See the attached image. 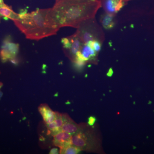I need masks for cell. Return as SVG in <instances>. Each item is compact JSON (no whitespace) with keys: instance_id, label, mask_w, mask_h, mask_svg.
<instances>
[{"instance_id":"1","label":"cell","mask_w":154,"mask_h":154,"mask_svg":"<svg viewBox=\"0 0 154 154\" xmlns=\"http://www.w3.org/2000/svg\"><path fill=\"white\" fill-rule=\"evenodd\" d=\"M102 7L101 0H57L50 8L51 15L59 28H77L82 22L95 17Z\"/></svg>"},{"instance_id":"2","label":"cell","mask_w":154,"mask_h":154,"mask_svg":"<svg viewBox=\"0 0 154 154\" xmlns=\"http://www.w3.org/2000/svg\"><path fill=\"white\" fill-rule=\"evenodd\" d=\"M19 15V19L14 22L28 39L40 40L56 35L59 30L53 20L50 8L37 9L30 13L22 10Z\"/></svg>"},{"instance_id":"3","label":"cell","mask_w":154,"mask_h":154,"mask_svg":"<svg viewBox=\"0 0 154 154\" xmlns=\"http://www.w3.org/2000/svg\"><path fill=\"white\" fill-rule=\"evenodd\" d=\"M77 29L75 33L83 44H87L89 42L94 40L100 42L103 44L105 40V34L95 17L83 21Z\"/></svg>"},{"instance_id":"4","label":"cell","mask_w":154,"mask_h":154,"mask_svg":"<svg viewBox=\"0 0 154 154\" xmlns=\"http://www.w3.org/2000/svg\"><path fill=\"white\" fill-rule=\"evenodd\" d=\"M96 143L93 132L85 125H79V130L72 135V145L81 151H93L96 149Z\"/></svg>"},{"instance_id":"5","label":"cell","mask_w":154,"mask_h":154,"mask_svg":"<svg viewBox=\"0 0 154 154\" xmlns=\"http://www.w3.org/2000/svg\"><path fill=\"white\" fill-rule=\"evenodd\" d=\"M19 50V44L13 42L11 36H6L3 40L0 50V59L2 62H7L17 57Z\"/></svg>"},{"instance_id":"6","label":"cell","mask_w":154,"mask_h":154,"mask_svg":"<svg viewBox=\"0 0 154 154\" xmlns=\"http://www.w3.org/2000/svg\"><path fill=\"white\" fill-rule=\"evenodd\" d=\"M105 13L116 16L126 4L122 0H101Z\"/></svg>"},{"instance_id":"7","label":"cell","mask_w":154,"mask_h":154,"mask_svg":"<svg viewBox=\"0 0 154 154\" xmlns=\"http://www.w3.org/2000/svg\"><path fill=\"white\" fill-rule=\"evenodd\" d=\"M69 37L71 41V47L70 49L65 53L69 58L73 62L75 59L77 52L79 51L83 43L75 33L69 36Z\"/></svg>"},{"instance_id":"8","label":"cell","mask_w":154,"mask_h":154,"mask_svg":"<svg viewBox=\"0 0 154 154\" xmlns=\"http://www.w3.org/2000/svg\"><path fill=\"white\" fill-rule=\"evenodd\" d=\"M53 143L60 149L72 145V135L65 131H61L54 136Z\"/></svg>"},{"instance_id":"9","label":"cell","mask_w":154,"mask_h":154,"mask_svg":"<svg viewBox=\"0 0 154 154\" xmlns=\"http://www.w3.org/2000/svg\"><path fill=\"white\" fill-rule=\"evenodd\" d=\"M56 117L54 121L51 123L46 124L48 131V133L51 135H55L58 133L62 131V127L63 124L62 114L55 112Z\"/></svg>"},{"instance_id":"10","label":"cell","mask_w":154,"mask_h":154,"mask_svg":"<svg viewBox=\"0 0 154 154\" xmlns=\"http://www.w3.org/2000/svg\"><path fill=\"white\" fill-rule=\"evenodd\" d=\"M80 51L87 63H96L97 62L98 53L88 44H83Z\"/></svg>"},{"instance_id":"11","label":"cell","mask_w":154,"mask_h":154,"mask_svg":"<svg viewBox=\"0 0 154 154\" xmlns=\"http://www.w3.org/2000/svg\"><path fill=\"white\" fill-rule=\"evenodd\" d=\"M62 118L63 124L62 127V130L63 131L73 135L79 130V125H78L74 121H73L72 119L67 114H63Z\"/></svg>"},{"instance_id":"12","label":"cell","mask_w":154,"mask_h":154,"mask_svg":"<svg viewBox=\"0 0 154 154\" xmlns=\"http://www.w3.org/2000/svg\"><path fill=\"white\" fill-rule=\"evenodd\" d=\"M38 110L46 124L54 121L56 117L55 112L53 111L46 104H41L38 107Z\"/></svg>"},{"instance_id":"13","label":"cell","mask_w":154,"mask_h":154,"mask_svg":"<svg viewBox=\"0 0 154 154\" xmlns=\"http://www.w3.org/2000/svg\"><path fill=\"white\" fill-rule=\"evenodd\" d=\"M0 16L6 19L16 21L19 19V14L15 13L12 8L5 3L0 4Z\"/></svg>"},{"instance_id":"14","label":"cell","mask_w":154,"mask_h":154,"mask_svg":"<svg viewBox=\"0 0 154 154\" xmlns=\"http://www.w3.org/2000/svg\"><path fill=\"white\" fill-rule=\"evenodd\" d=\"M115 16L106 13L102 14L100 17V22L103 28L108 30L114 28L116 23Z\"/></svg>"},{"instance_id":"15","label":"cell","mask_w":154,"mask_h":154,"mask_svg":"<svg viewBox=\"0 0 154 154\" xmlns=\"http://www.w3.org/2000/svg\"><path fill=\"white\" fill-rule=\"evenodd\" d=\"M81 151L79 148L71 145L60 150V153L64 154H77Z\"/></svg>"},{"instance_id":"16","label":"cell","mask_w":154,"mask_h":154,"mask_svg":"<svg viewBox=\"0 0 154 154\" xmlns=\"http://www.w3.org/2000/svg\"><path fill=\"white\" fill-rule=\"evenodd\" d=\"M89 45L91 46V48H94V50L97 53L99 52L101 49V47H102V43H101L100 42L96 41V40H94L93 41H90L87 43Z\"/></svg>"},{"instance_id":"17","label":"cell","mask_w":154,"mask_h":154,"mask_svg":"<svg viewBox=\"0 0 154 154\" xmlns=\"http://www.w3.org/2000/svg\"><path fill=\"white\" fill-rule=\"evenodd\" d=\"M96 121V119L94 116H90L88 118V124L90 126H93Z\"/></svg>"},{"instance_id":"18","label":"cell","mask_w":154,"mask_h":154,"mask_svg":"<svg viewBox=\"0 0 154 154\" xmlns=\"http://www.w3.org/2000/svg\"><path fill=\"white\" fill-rule=\"evenodd\" d=\"M10 61H11V63L14 64L15 65H17L19 64V59L17 57V56L12 58V59H11V60H10Z\"/></svg>"},{"instance_id":"19","label":"cell","mask_w":154,"mask_h":154,"mask_svg":"<svg viewBox=\"0 0 154 154\" xmlns=\"http://www.w3.org/2000/svg\"><path fill=\"white\" fill-rule=\"evenodd\" d=\"M60 153V150H59L57 148H54L51 149L50 151V154H57Z\"/></svg>"},{"instance_id":"20","label":"cell","mask_w":154,"mask_h":154,"mask_svg":"<svg viewBox=\"0 0 154 154\" xmlns=\"http://www.w3.org/2000/svg\"><path fill=\"white\" fill-rule=\"evenodd\" d=\"M113 74V70L112 68L109 69L108 72L107 73V76L108 77L112 76V75Z\"/></svg>"},{"instance_id":"21","label":"cell","mask_w":154,"mask_h":154,"mask_svg":"<svg viewBox=\"0 0 154 154\" xmlns=\"http://www.w3.org/2000/svg\"><path fill=\"white\" fill-rule=\"evenodd\" d=\"M3 84L2 83L0 82V99L2 98V96H3V93L1 91V89L3 87Z\"/></svg>"},{"instance_id":"22","label":"cell","mask_w":154,"mask_h":154,"mask_svg":"<svg viewBox=\"0 0 154 154\" xmlns=\"http://www.w3.org/2000/svg\"><path fill=\"white\" fill-rule=\"evenodd\" d=\"M4 3L3 0H0V4H2V3Z\"/></svg>"},{"instance_id":"23","label":"cell","mask_w":154,"mask_h":154,"mask_svg":"<svg viewBox=\"0 0 154 154\" xmlns=\"http://www.w3.org/2000/svg\"><path fill=\"white\" fill-rule=\"evenodd\" d=\"M122 1H124L125 2H128V1H130V0H122Z\"/></svg>"},{"instance_id":"24","label":"cell","mask_w":154,"mask_h":154,"mask_svg":"<svg viewBox=\"0 0 154 154\" xmlns=\"http://www.w3.org/2000/svg\"><path fill=\"white\" fill-rule=\"evenodd\" d=\"M2 17H1V16H0V20H1V18H2Z\"/></svg>"},{"instance_id":"25","label":"cell","mask_w":154,"mask_h":154,"mask_svg":"<svg viewBox=\"0 0 154 154\" xmlns=\"http://www.w3.org/2000/svg\"><path fill=\"white\" fill-rule=\"evenodd\" d=\"M0 74H1V71H0Z\"/></svg>"},{"instance_id":"26","label":"cell","mask_w":154,"mask_h":154,"mask_svg":"<svg viewBox=\"0 0 154 154\" xmlns=\"http://www.w3.org/2000/svg\"><path fill=\"white\" fill-rule=\"evenodd\" d=\"M56 1H57V0H56Z\"/></svg>"}]
</instances>
